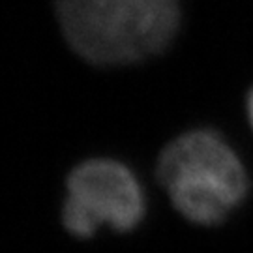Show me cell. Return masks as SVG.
Instances as JSON below:
<instances>
[{"label": "cell", "instance_id": "obj_1", "mask_svg": "<svg viewBox=\"0 0 253 253\" xmlns=\"http://www.w3.org/2000/svg\"><path fill=\"white\" fill-rule=\"evenodd\" d=\"M68 43L98 66H126L163 53L182 25V0H56Z\"/></svg>", "mask_w": 253, "mask_h": 253}, {"label": "cell", "instance_id": "obj_2", "mask_svg": "<svg viewBox=\"0 0 253 253\" xmlns=\"http://www.w3.org/2000/svg\"><path fill=\"white\" fill-rule=\"evenodd\" d=\"M158 178L180 216L207 227L227 219L250 190L242 160L210 127L172 139L160 154Z\"/></svg>", "mask_w": 253, "mask_h": 253}, {"label": "cell", "instance_id": "obj_3", "mask_svg": "<svg viewBox=\"0 0 253 253\" xmlns=\"http://www.w3.org/2000/svg\"><path fill=\"white\" fill-rule=\"evenodd\" d=\"M145 210V191L137 176L117 160H86L68 176L64 225L79 238L92 236L103 223L115 231H131Z\"/></svg>", "mask_w": 253, "mask_h": 253}, {"label": "cell", "instance_id": "obj_4", "mask_svg": "<svg viewBox=\"0 0 253 253\" xmlns=\"http://www.w3.org/2000/svg\"><path fill=\"white\" fill-rule=\"evenodd\" d=\"M246 113H248V120H250V126L253 129V88L248 94V100H246Z\"/></svg>", "mask_w": 253, "mask_h": 253}]
</instances>
